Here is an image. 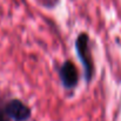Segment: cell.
<instances>
[{
    "label": "cell",
    "instance_id": "cell-1",
    "mask_svg": "<svg viewBox=\"0 0 121 121\" xmlns=\"http://www.w3.org/2000/svg\"><path fill=\"white\" fill-rule=\"evenodd\" d=\"M89 41H91L89 34L86 32H80L74 41L75 53L83 68V77H85L86 83H89L94 77V61H93Z\"/></svg>",
    "mask_w": 121,
    "mask_h": 121
},
{
    "label": "cell",
    "instance_id": "cell-2",
    "mask_svg": "<svg viewBox=\"0 0 121 121\" xmlns=\"http://www.w3.org/2000/svg\"><path fill=\"white\" fill-rule=\"evenodd\" d=\"M58 75L61 86L65 89L72 91L77 88L79 83V71L72 60H65L60 65L58 69Z\"/></svg>",
    "mask_w": 121,
    "mask_h": 121
},
{
    "label": "cell",
    "instance_id": "cell-3",
    "mask_svg": "<svg viewBox=\"0 0 121 121\" xmlns=\"http://www.w3.org/2000/svg\"><path fill=\"white\" fill-rule=\"evenodd\" d=\"M6 117L14 121H26L32 115L31 108L21 100L19 99H12L9 100L4 109Z\"/></svg>",
    "mask_w": 121,
    "mask_h": 121
},
{
    "label": "cell",
    "instance_id": "cell-4",
    "mask_svg": "<svg viewBox=\"0 0 121 121\" xmlns=\"http://www.w3.org/2000/svg\"><path fill=\"white\" fill-rule=\"evenodd\" d=\"M5 115H6V114H5V112H4V113H1V112H0V121H6Z\"/></svg>",
    "mask_w": 121,
    "mask_h": 121
}]
</instances>
